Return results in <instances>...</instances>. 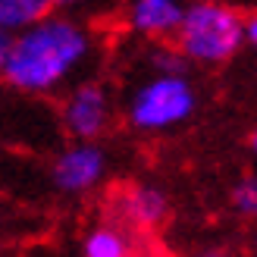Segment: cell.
<instances>
[{
    "mask_svg": "<svg viewBox=\"0 0 257 257\" xmlns=\"http://www.w3.org/2000/svg\"><path fill=\"white\" fill-rule=\"evenodd\" d=\"M94 32L66 13H50L29 29L4 35L0 75L16 94L47 97L79 85L94 66Z\"/></svg>",
    "mask_w": 257,
    "mask_h": 257,
    "instance_id": "cell-1",
    "label": "cell"
},
{
    "mask_svg": "<svg viewBox=\"0 0 257 257\" xmlns=\"http://www.w3.org/2000/svg\"><path fill=\"white\" fill-rule=\"evenodd\" d=\"M135 85H128L122 100V116L128 128L141 135H166L185 125L198 110V88L188 72H160L151 69Z\"/></svg>",
    "mask_w": 257,
    "mask_h": 257,
    "instance_id": "cell-2",
    "label": "cell"
},
{
    "mask_svg": "<svg viewBox=\"0 0 257 257\" xmlns=\"http://www.w3.org/2000/svg\"><path fill=\"white\" fill-rule=\"evenodd\" d=\"M173 44L191 66H223L245 47V16L223 0H191Z\"/></svg>",
    "mask_w": 257,
    "mask_h": 257,
    "instance_id": "cell-3",
    "label": "cell"
},
{
    "mask_svg": "<svg viewBox=\"0 0 257 257\" xmlns=\"http://www.w3.org/2000/svg\"><path fill=\"white\" fill-rule=\"evenodd\" d=\"M113 113V94L97 79H82L69 91H63L60 100V125L72 141H97L110 128Z\"/></svg>",
    "mask_w": 257,
    "mask_h": 257,
    "instance_id": "cell-4",
    "label": "cell"
},
{
    "mask_svg": "<svg viewBox=\"0 0 257 257\" xmlns=\"http://www.w3.org/2000/svg\"><path fill=\"white\" fill-rule=\"evenodd\" d=\"M107 176V154L97 141H72L50 160V185L60 195H88Z\"/></svg>",
    "mask_w": 257,
    "mask_h": 257,
    "instance_id": "cell-5",
    "label": "cell"
},
{
    "mask_svg": "<svg viewBox=\"0 0 257 257\" xmlns=\"http://www.w3.org/2000/svg\"><path fill=\"white\" fill-rule=\"evenodd\" d=\"M188 4L191 0H128L122 13L125 29L151 44L173 41L185 19Z\"/></svg>",
    "mask_w": 257,
    "mask_h": 257,
    "instance_id": "cell-6",
    "label": "cell"
},
{
    "mask_svg": "<svg viewBox=\"0 0 257 257\" xmlns=\"http://www.w3.org/2000/svg\"><path fill=\"white\" fill-rule=\"evenodd\" d=\"M119 213L132 226L154 229V226H160L166 220V213H170V198L154 185H135V188H128V191L119 195Z\"/></svg>",
    "mask_w": 257,
    "mask_h": 257,
    "instance_id": "cell-7",
    "label": "cell"
},
{
    "mask_svg": "<svg viewBox=\"0 0 257 257\" xmlns=\"http://www.w3.org/2000/svg\"><path fill=\"white\" fill-rule=\"evenodd\" d=\"M54 13V0H0V29L4 35L22 32Z\"/></svg>",
    "mask_w": 257,
    "mask_h": 257,
    "instance_id": "cell-8",
    "label": "cell"
},
{
    "mask_svg": "<svg viewBox=\"0 0 257 257\" xmlns=\"http://www.w3.org/2000/svg\"><path fill=\"white\" fill-rule=\"evenodd\" d=\"M82 257H132V241L113 223H100L88 229L82 241Z\"/></svg>",
    "mask_w": 257,
    "mask_h": 257,
    "instance_id": "cell-9",
    "label": "cell"
},
{
    "mask_svg": "<svg viewBox=\"0 0 257 257\" xmlns=\"http://www.w3.org/2000/svg\"><path fill=\"white\" fill-rule=\"evenodd\" d=\"M232 207H235V213L248 216V220H257V173H248L241 182H235Z\"/></svg>",
    "mask_w": 257,
    "mask_h": 257,
    "instance_id": "cell-10",
    "label": "cell"
},
{
    "mask_svg": "<svg viewBox=\"0 0 257 257\" xmlns=\"http://www.w3.org/2000/svg\"><path fill=\"white\" fill-rule=\"evenodd\" d=\"M245 47H251L257 54V10L245 16Z\"/></svg>",
    "mask_w": 257,
    "mask_h": 257,
    "instance_id": "cell-11",
    "label": "cell"
},
{
    "mask_svg": "<svg viewBox=\"0 0 257 257\" xmlns=\"http://www.w3.org/2000/svg\"><path fill=\"white\" fill-rule=\"evenodd\" d=\"M248 151H251V160L257 166V125L251 128V135H248Z\"/></svg>",
    "mask_w": 257,
    "mask_h": 257,
    "instance_id": "cell-12",
    "label": "cell"
},
{
    "mask_svg": "<svg viewBox=\"0 0 257 257\" xmlns=\"http://www.w3.org/2000/svg\"><path fill=\"white\" fill-rule=\"evenodd\" d=\"M85 0H54V7L57 10H72V7H82Z\"/></svg>",
    "mask_w": 257,
    "mask_h": 257,
    "instance_id": "cell-13",
    "label": "cell"
},
{
    "mask_svg": "<svg viewBox=\"0 0 257 257\" xmlns=\"http://www.w3.org/2000/svg\"><path fill=\"white\" fill-rule=\"evenodd\" d=\"M201 257H229L226 251H207V254H201Z\"/></svg>",
    "mask_w": 257,
    "mask_h": 257,
    "instance_id": "cell-14",
    "label": "cell"
},
{
    "mask_svg": "<svg viewBox=\"0 0 257 257\" xmlns=\"http://www.w3.org/2000/svg\"><path fill=\"white\" fill-rule=\"evenodd\" d=\"M251 257H257V248H254V254H251Z\"/></svg>",
    "mask_w": 257,
    "mask_h": 257,
    "instance_id": "cell-15",
    "label": "cell"
}]
</instances>
